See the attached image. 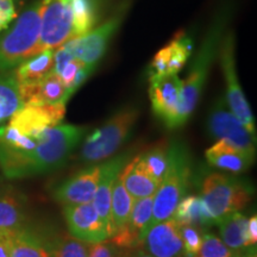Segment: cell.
<instances>
[{
	"instance_id": "obj_36",
	"label": "cell",
	"mask_w": 257,
	"mask_h": 257,
	"mask_svg": "<svg viewBox=\"0 0 257 257\" xmlns=\"http://www.w3.org/2000/svg\"><path fill=\"white\" fill-rule=\"evenodd\" d=\"M16 16V0H0V32L11 24Z\"/></svg>"
},
{
	"instance_id": "obj_23",
	"label": "cell",
	"mask_w": 257,
	"mask_h": 257,
	"mask_svg": "<svg viewBox=\"0 0 257 257\" xmlns=\"http://www.w3.org/2000/svg\"><path fill=\"white\" fill-rule=\"evenodd\" d=\"M172 218L180 225H192L198 229H206L214 224L202 199L195 195L182 198Z\"/></svg>"
},
{
	"instance_id": "obj_20",
	"label": "cell",
	"mask_w": 257,
	"mask_h": 257,
	"mask_svg": "<svg viewBox=\"0 0 257 257\" xmlns=\"http://www.w3.org/2000/svg\"><path fill=\"white\" fill-rule=\"evenodd\" d=\"M120 174L125 187L135 200L154 195L160 186V182L154 180L144 168L140 156L127 162Z\"/></svg>"
},
{
	"instance_id": "obj_16",
	"label": "cell",
	"mask_w": 257,
	"mask_h": 257,
	"mask_svg": "<svg viewBox=\"0 0 257 257\" xmlns=\"http://www.w3.org/2000/svg\"><path fill=\"white\" fill-rule=\"evenodd\" d=\"M130 154L125 153L121 155L111 159L107 162L102 163V172L99 180L98 187H96L95 194L93 197L92 204L95 207L96 212L100 216L102 223H104L106 230H107L108 237H112V226H111V197L113 182L118 174L123 170L125 165L128 162ZM108 238V239H110Z\"/></svg>"
},
{
	"instance_id": "obj_19",
	"label": "cell",
	"mask_w": 257,
	"mask_h": 257,
	"mask_svg": "<svg viewBox=\"0 0 257 257\" xmlns=\"http://www.w3.org/2000/svg\"><path fill=\"white\" fill-rule=\"evenodd\" d=\"M18 86L24 105H51L69 100L66 86L54 72L37 82Z\"/></svg>"
},
{
	"instance_id": "obj_41",
	"label": "cell",
	"mask_w": 257,
	"mask_h": 257,
	"mask_svg": "<svg viewBox=\"0 0 257 257\" xmlns=\"http://www.w3.org/2000/svg\"><path fill=\"white\" fill-rule=\"evenodd\" d=\"M131 250V249H130ZM130 250L128 249H121V251H119L117 257H128V253H130Z\"/></svg>"
},
{
	"instance_id": "obj_35",
	"label": "cell",
	"mask_w": 257,
	"mask_h": 257,
	"mask_svg": "<svg viewBox=\"0 0 257 257\" xmlns=\"http://www.w3.org/2000/svg\"><path fill=\"white\" fill-rule=\"evenodd\" d=\"M120 249L115 246L111 240H104L91 244L87 257H117Z\"/></svg>"
},
{
	"instance_id": "obj_42",
	"label": "cell",
	"mask_w": 257,
	"mask_h": 257,
	"mask_svg": "<svg viewBox=\"0 0 257 257\" xmlns=\"http://www.w3.org/2000/svg\"><path fill=\"white\" fill-rule=\"evenodd\" d=\"M192 257H202V256H200V255H194V256H192Z\"/></svg>"
},
{
	"instance_id": "obj_10",
	"label": "cell",
	"mask_w": 257,
	"mask_h": 257,
	"mask_svg": "<svg viewBox=\"0 0 257 257\" xmlns=\"http://www.w3.org/2000/svg\"><path fill=\"white\" fill-rule=\"evenodd\" d=\"M124 11L118 12L110 19L102 23L100 27L92 29L82 36L67 42L63 46L69 50L74 59L86 64L96 66L107 50L111 38L119 28Z\"/></svg>"
},
{
	"instance_id": "obj_9",
	"label": "cell",
	"mask_w": 257,
	"mask_h": 257,
	"mask_svg": "<svg viewBox=\"0 0 257 257\" xmlns=\"http://www.w3.org/2000/svg\"><path fill=\"white\" fill-rule=\"evenodd\" d=\"M207 131L211 137L225 138L240 150L255 156L256 138L230 111L225 99L220 98L212 107L207 118Z\"/></svg>"
},
{
	"instance_id": "obj_33",
	"label": "cell",
	"mask_w": 257,
	"mask_h": 257,
	"mask_svg": "<svg viewBox=\"0 0 257 257\" xmlns=\"http://www.w3.org/2000/svg\"><path fill=\"white\" fill-rule=\"evenodd\" d=\"M180 233L184 244V255L186 257L198 255L202 240V234L198 227L192 225H180Z\"/></svg>"
},
{
	"instance_id": "obj_15",
	"label": "cell",
	"mask_w": 257,
	"mask_h": 257,
	"mask_svg": "<svg viewBox=\"0 0 257 257\" xmlns=\"http://www.w3.org/2000/svg\"><path fill=\"white\" fill-rule=\"evenodd\" d=\"M146 251L154 257H182V244L180 224L173 218L152 225L143 238Z\"/></svg>"
},
{
	"instance_id": "obj_38",
	"label": "cell",
	"mask_w": 257,
	"mask_h": 257,
	"mask_svg": "<svg viewBox=\"0 0 257 257\" xmlns=\"http://www.w3.org/2000/svg\"><path fill=\"white\" fill-rule=\"evenodd\" d=\"M248 242L250 246L256 245L257 242V217L253 214L248 219Z\"/></svg>"
},
{
	"instance_id": "obj_22",
	"label": "cell",
	"mask_w": 257,
	"mask_h": 257,
	"mask_svg": "<svg viewBox=\"0 0 257 257\" xmlns=\"http://www.w3.org/2000/svg\"><path fill=\"white\" fill-rule=\"evenodd\" d=\"M25 224V202L21 193L8 187L0 192V229L16 231Z\"/></svg>"
},
{
	"instance_id": "obj_12",
	"label": "cell",
	"mask_w": 257,
	"mask_h": 257,
	"mask_svg": "<svg viewBox=\"0 0 257 257\" xmlns=\"http://www.w3.org/2000/svg\"><path fill=\"white\" fill-rule=\"evenodd\" d=\"M149 95L153 111L169 128H175L180 99H181L182 80L178 74L150 78Z\"/></svg>"
},
{
	"instance_id": "obj_29",
	"label": "cell",
	"mask_w": 257,
	"mask_h": 257,
	"mask_svg": "<svg viewBox=\"0 0 257 257\" xmlns=\"http://www.w3.org/2000/svg\"><path fill=\"white\" fill-rule=\"evenodd\" d=\"M153 202L154 195L136 199L134 201L133 210H131L130 217H128L126 223L128 227H131L137 233H140L142 242L144 236H146L148 225H149V221L153 216Z\"/></svg>"
},
{
	"instance_id": "obj_40",
	"label": "cell",
	"mask_w": 257,
	"mask_h": 257,
	"mask_svg": "<svg viewBox=\"0 0 257 257\" xmlns=\"http://www.w3.org/2000/svg\"><path fill=\"white\" fill-rule=\"evenodd\" d=\"M242 257H256V248H255V245H253V248H252V246H249V250L245 253H244Z\"/></svg>"
},
{
	"instance_id": "obj_3",
	"label": "cell",
	"mask_w": 257,
	"mask_h": 257,
	"mask_svg": "<svg viewBox=\"0 0 257 257\" xmlns=\"http://www.w3.org/2000/svg\"><path fill=\"white\" fill-rule=\"evenodd\" d=\"M167 154H168V167L165 178L154 194L153 216L148 229L154 224L170 219L173 217L180 200L185 197L189 178L192 175L191 157L184 143L179 141L173 142Z\"/></svg>"
},
{
	"instance_id": "obj_26",
	"label": "cell",
	"mask_w": 257,
	"mask_h": 257,
	"mask_svg": "<svg viewBox=\"0 0 257 257\" xmlns=\"http://www.w3.org/2000/svg\"><path fill=\"white\" fill-rule=\"evenodd\" d=\"M121 173V172H120ZM118 174L113 182L111 197V226L112 236L127 223L133 210L135 199L125 187L121 174Z\"/></svg>"
},
{
	"instance_id": "obj_28",
	"label": "cell",
	"mask_w": 257,
	"mask_h": 257,
	"mask_svg": "<svg viewBox=\"0 0 257 257\" xmlns=\"http://www.w3.org/2000/svg\"><path fill=\"white\" fill-rule=\"evenodd\" d=\"M50 257H87L91 244L72 234L48 238Z\"/></svg>"
},
{
	"instance_id": "obj_13",
	"label": "cell",
	"mask_w": 257,
	"mask_h": 257,
	"mask_svg": "<svg viewBox=\"0 0 257 257\" xmlns=\"http://www.w3.org/2000/svg\"><path fill=\"white\" fill-rule=\"evenodd\" d=\"M63 216L69 233L83 242L94 244L107 240V230L92 202L64 206Z\"/></svg>"
},
{
	"instance_id": "obj_34",
	"label": "cell",
	"mask_w": 257,
	"mask_h": 257,
	"mask_svg": "<svg viewBox=\"0 0 257 257\" xmlns=\"http://www.w3.org/2000/svg\"><path fill=\"white\" fill-rule=\"evenodd\" d=\"M83 64H86V63H83V62H81V61L74 59L72 61H69V62L67 63L66 66H64L63 68L56 74V75L61 79V81L63 82V85L66 86L67 96H68V91H69L70 86L73 85L76 74H78L80 69H81V67L83 66Z\"/></svg>"
},
{
	"instance_id": "obj_1",
	"label": "cell",
	"mask_w": 257,
	"mask_h": 257,
	"mask_svg": "<svg viewBox=\"0 0 257 257\" xmlns=\"http://www.w3.org/2000/svg\"><path fill=\"white\" fill-rule=\"evenodd\" d=\"M87 127L59 124L47 128L29 152L0 150V168L8 179L47 174L62 167L83 140Z\"/></svg>"
},
{
	"instance_id": "obj_39",
	"label": "cell",
	"mask_w": 257,
	"mask_h": 257,
	"mask_svg": "<svg viewBox=\"0 0 257 257\" xmlns=\"http://www.w3.org/2000/svg\"><path fill=\"white\" fill-rule=\"evenodd\" d=\"M128 257H154V256L150 255L149 252L143 249H135V250H130Z\"/></svg>"
},
{
	"instance_id": "obj_37",
	"label": "cell",
	"mask_w": 257,
	"mask_h": 257,
	"mask_svg": "<svg viewBox=\"0 0 257 257\" xmlns=\"http://www.w3.org/2000/svg\"><path fill=\"white\" fill-rule=\"evenodd\" d=\"M16 231L0 229V257H11Z\"/></svg>"
},
{
	"instance_id": "obj_31",
	"label": "cell",
	"mask_w": 257,
	"mask_h": 257,
	"mask_svg": "<svg viewBox=\"0 0 257 257\" xmlns=\"http://www.w3.org/2000/svg\"><path fill=\"white\" fill-rule=\"evenodd\" d=\"M140 159L149 175L161 184L168 167V154L166 150L163 148H155L140 156Z\"/></svg>"
},
{
	"instance_id": "obj_11",
	"label": "cell",
	"mask_w": 257,
	"mask_h": 257,
	"mask_svg": "<svg viewBox=\"0 0 257 257\" xmlns=\"http://www.w3.org/2000/svg\"><path fill=\"white\" fill-rule=\"evenodd\" d=\"M67 102L24 105L9 119V125L24 136L38 138L47 128L62 123Z\"/></svg>"
},
{
	"instance_id": "obj_24",
	"label": "cell",
	"mask_w": 257,
	"mask_h": 257,
	"mask_svg": "<svg viewBox=\"0 0 257 257\" xmlns=\"http://www.w3.org/2000/svg\"><path fill=\"white\" fill-rule=\"evenodd\" d=\"M11 257H50L48 238L24 225L16 230Z\"/></svg>"
},
{
	"instance_id": "obj_5",
	"label": "cell",
	"mask_w": 257,
	"mask_h": 257,
	"mask_svg": "<svg viewBox=\"0 0 257 257\" xmlns=\"http://www.w3.org/2000/svg\"><path fill=\"white\" fill-rule=\"evenodd\" d=\"M136 107H124L112 115L101 127L83 141L80 160L85 163L101 162L110 159L126 143L138 119Z\"/></svg>"
},
{
	"instance_id": "obj_21",
	"label": "cell",
	"mask_w": 257,
	"mask_h": 257,
	"mask_svg": "<svg viewBox=\"0 0 257 257\" xmlns=\"http://www.w3.org/2000/svg\"><path fill=\"white\" fill-rule=\"evenodd\" d=\"M54 51L55 50H42L16 67L12 75L18 85L37 82L49 75L54 70Z\"/></svg>"
},
{
	"instance_id": "obj_27",
	"label": "cell",
	"mask_w": 257,
	"mask_h": 257,
	"mask_svg": "<svg viewBox=\"0 0 257 257\" xmlns=\"http://www.w3.org/2000/svg\"><path fill=\"white\" fill-rule=\"evenodd\" d=\"M24 106L19 86L12 74H0V125Z\"/></svg>"
},
{
	"instance_id": "obj_6",
	"label": "cell",
	"mask_w": 257,
	"mask_h": 257,
	"mask_svg": "<svg viewBox=\"0 0 257 257\" xmlns=\"http://www.w3.org/2000/svg\"><path fill=\"white\" fill-rule=\"evenodd\" d=\"M251 187L233 176L212 173L202 182L201 199L217 224L224 217L238 212L251 199Z\"/></svg>"
},
{
	"instance_id": "obj_4",
	"label": "cell",
	"mask_w": 257,
	"mask_h": 257,
	"mask_svg": "<svg viewBox=\"0 0 257 257\" xmlns=\"http://www.w3.org/2000/svg\"><path fill=\"white\" fill-rule=\"evenodd\" d=\"M224 24L225 17L218 18L214 22L205 40L202 41L197 56L193 60L187 78L182 81L181 99L176 115L175 128L182 126L191 118L193 111L197 107L212 63L219 51L221 38L224 36Z\"/></svg>"
},
{
	"instance_id": "obj_7",
	"label": "cell",
	"mask_w": 257,
	"mask_h": 257,
	"mask_svg": "<svg viewBox=\"0 0 257 257\" xmlns=\"http://www.w3.org/2000/svg\"><path fill=\"white\" fill-rule=\"evenodd\" d=\"M76 37L70 0H42L41 50H55Z\"/></svg>"
},
{
	"instance_id": "obj_17",
	"label": "cell",
	"mask_w": 257,
	"mask_h": 257,
	"mask_svg": "<svg viewBox=\"0 0 257 257\" xmlns=\"http://www.w3.org/2000/svg\"><path fill=\"white\" fill-rule=\"evenodd\" d=\"M193 50V42L186 34H180L162 48L154 57L149 68V79L178 74L185 67Z\"/></svg>"
},
{
	"instance_id": "obj_30",
	"label": "cell",
	"mask_w": 257,
	"mask_h": 257,
	"mask_svg": "<svg viewBox=\"0 0 257 257\" xmlns=\"http://www.w3.org/2000/svg\"><path fill=\"white\" fill-rule=\"evenodd\" d=\"M78 37L92 30L95 23L94 0H70Z\"/></svg>"
},
{
	"instance_id": "obj_25",
	"label": "cell",
	"mask_w": 257,
	"mask_h": 257,
	"mask_svg": "<svg viewBox=\"0 0 257 257\" xmlns=\"http://www.w3.org/2000/svg\"><path fill=\"white\" fill-rule=\"evenodd\" d=\"M217 225L219 226L221 239L225 245L237 252L249 248L248 218L243 216L239 211L224 217Z\"/></svg>"
},
{
	"instance_id": "obj_18",
	"label": "cell",
	"mask_w": 257,
	"mask_h": 257,
	"mask_svg": "<svg viewBox=\"0 0 257 257\" xmlns=\"http://www.w3.org/2000/svg\"><path fill=\"white\" fill-rule=\"evenodd\" d=\"M208 165L232 174H240L250 168L255 156L243 152L225 138H220L205 152Z\"/></svg>"
},
{
	"instance_id": "obj_14",
	"label": "cell",
	"mask_w": 257,
	"mask_h": 257,
	"mask_svg": "<svg viewBox=\"0 0 257 257\" xmlns=\"http://www.w3.org/2000/svg\"><path fill=\"white\" fill-rule=\"evenodd\" d=\"M102 172V165L88 166L78 174L62 182L53 195L56 201L64 205L92 202Z\"/></svg>"
},
{
	"instance_id": "obj_8",
	"label": "cell",
	"mask_w": 257,
	"mask_h": 257,
	"mask_svg": "<svg viewBox=\"0 0 257 257\" xmlns=\"http://www.w3.org/2000/svg\"><path fill=\"white\" fill-rule=\"evenodd\" d=\"M219 57L226 82V104L230 111L238 118L246 130L256 138V124L251 108L240 87L234 61V38L232 32H229L221 38L219 46Z\"/></svg>"
},
{
	"instance_id": "obj_32",
	"label": "cell",
	"mask_w": 257,
	"mask_h": 257,
	"mask_svg": "<svg viewBox=\"0 0 257 257\" xmlns=\"http://www.w3.org/2000/svg\"><path fill=\"white\" fill-rule=\"evenodd\" d=\"M198 255L202 257H238L237 251L225 245V243L218 237L211 233L202 234L201 246Z\"/></svg>"
},
{
	"instance_id": "obj_2",
	"label": "cell",
	"mask_w": 257,
	"mask_h": 257,
	"mask_svg": "<svg viewBox=\"0 0 257 257\" xmlns=\"http://www.w3.org/2000/svg\"><path fill=\"white\" fill-rule=\"evenodd\" d=\"M42 0L31 4L0 35V73L14 70L41 50Z\"/></svg>"
}]
</instances>
